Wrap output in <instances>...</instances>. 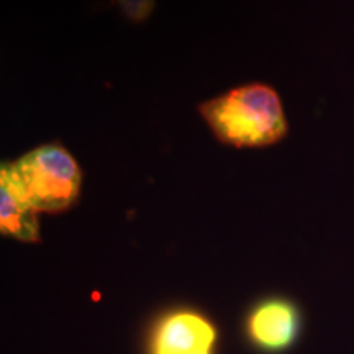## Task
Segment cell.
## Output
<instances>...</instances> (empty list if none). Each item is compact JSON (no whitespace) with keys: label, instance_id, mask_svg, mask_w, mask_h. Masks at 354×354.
Returning <instances> with one entry per match:
<instances>
[{"label":"cell","instance_id":"cell-1","mask_svg":"<svg viewBox=\"0 0 354 354\" xmlns=\"http://www.w3.org/2000/svg\"><path fill=\"white\" fill-rule=\"evenodd\" d=\"M201 115L221 143L261 148L287 135L282 102L271 86L253 82L202 104Z\"/></svg>","mask_w":354,"mask_h":354},{"label":"cell","instance_id":"cell-2","mask_svg":"<svg viewBox=\"0 0 354 354\" xmlns=\"http://www.w3.org/2000/svg\"><path fill=\"white\" fill-rule=\"evenodd\" d=\"M12 166L38 212L57 214L69 209L81 192V167L59 143L38 146Z\"/></svg>","mask_w":354,"mask_h":354},{"label":"cell","instance_id":"cell-3","mask_svg":"<svg viewBox=\"0 0 354 354\" xmlns=\"http://www.w3.org/2000/svg\"><path fill=\"white\" fill-rule=\"evenodd\" d=\"M216 336L209 317L192 308H176L153 325L149 354H214Z\"/></svg>","mask_w":354,"mask_h":354},{"label":"cell","instance_id":"cell-4","mask_svg":"<svg viewBox=\"0 0 354 354\" xmlns=\"http://www.w3.org/2000/svg\"><path fill=\"white\" fill-rule=\"evenodd\" d=\"M302 317L292 300L269 297L261 300L248 312L245 318V335L261 353H284L297 342Z\"/></svg>","mask_w":354,"mask_h":354},{"label":"cell","instance_id":"cell-5","mask_svg":"<svg viewBox=\"0 0 354 354\" xmlns=\"http://www.w3.org/2000/svg\"><path fill=\"white\" fill-rule=\"evenodd\" d=\"M38 210L21 187L13 166L0 167V232L24 243L39 241Z\"/></svg>","mask_w":354,"mask_h":354},{"label":"cell","instance_id":"cell-6","mask_svg":"<svg viewBox=\"0 0 354 354\" xmlns=\"http://www.w3.org/2000/svg\"><path fill=\"white\" fill-rule=\"evenodd\" d=\"M117 3L127 17L138 21L145 20L154 7V0H117Z\"/></svg>","mask_w":354,"mask_h":354}]
</instances>
